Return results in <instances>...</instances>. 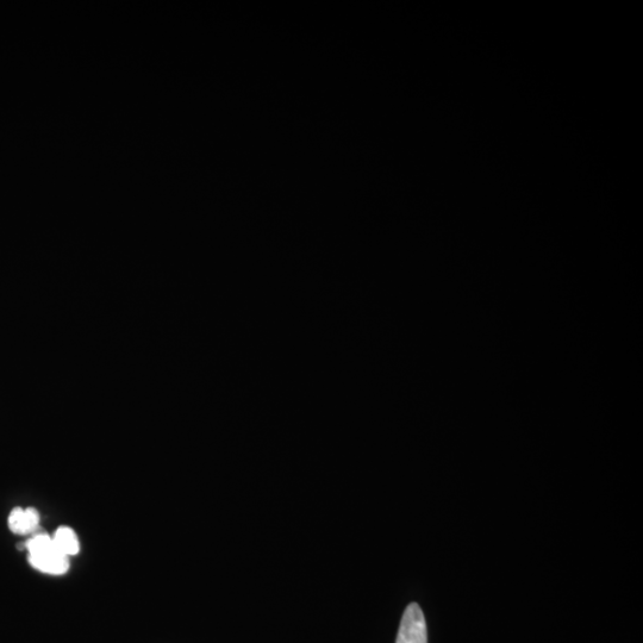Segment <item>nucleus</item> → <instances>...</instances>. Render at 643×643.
<instances>
[{"mask_svg":"<svg viewBox=\"0 0 643 643\" xmlns=\"http://www.w3.org/2000/svg\"><path fill=\"white\" fill-rule=\"evenodd\" d=\"M29 563L35 570L51 576H62L70 570V558L56 548L52 536L34 534L26 543Z\"/></svg>","mask_w":643,"mask_h":643,"instance_id":"obj_1","label":"nucleus"},{"mask_svg":"<svg viewBox=\"0 0 643 643\" xmlns=\"http://www.w3.org/2000/svg\"><path fill=\"white\" fill-rule=\"evenodd\" d=\"M396 643H428L426 618L417 603L405 609Z\"/></svg>","mask_w":643,"mask_h":643,"instance_id":"obj_2","label":"nucleus"},{"mask_svg":"<svg viewBox=\"0 0 643 643\" xmlns=\"http://www.w3.org/2000/svg\"><path fill=\"white\" fill-rule=\"evenodd\" d=\"M40 513L35 508H15L9 515V528L17 535L35 534L40 526Z\"/></svg>","mask_w":643,"mask_h":643,"instance_id":"obj_3","label":"nucleus"},{"mask_svg":"<svg viewBox=\"0 0 643 643\" xmlns=\"http://www.w3.org/2000/svg\"><path fill=\"white\" fill-rule=\"evenodd\" d=\"M56 548L66 555L67 558L74 557L80 552V541L78 535L70 527H61L52 536Z\"/></svg>","mask_w":643,"mask_h":643,"instance_id":"obj_4","label":"nucleus"}]
</instances>
